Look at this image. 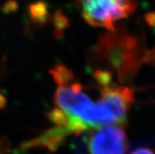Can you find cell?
Here are the masks:
<instances>
[{"label":"cell","instance_id":"obj_9","mask_svg":"<svg viewBox=\"0 0 155 154\" xmlns=\"http://www.w3.org/2000/svg\"><path fill=\"white\" fill-rule=\"evenodd\" d=\"M53 23L55 28V36L58 38L62 37L64 30L69 26V20L61 10L55 12L53 17Z\"/></svg>","mask_w":155,"mask_h":154},{"label":"cell","instance_id":"obj_7","mask_svg":"<svg viewBox=\"0 0 155 154\" xmlns=\"http://www.w3.org/2000/svg\"><path fill=\"white\" fill-rule=\"evenodd\" d=\"M47 3L38 2L31 3L28 6V14L32 22L37 25H42L49 20V14Z\"/></svg>","mask_w":155,"mask_h":154},{"label":"cell","instance_id":"obj_15","mask_svg":"<svg viewBox=\"0 0 155 154\" xmlns=\"http://www.w3.org/2000/svg\"><path fill=\"white\" fill-rule=\"evenodd\" d=\"M131 154H155V152L147 147H141L135 149Z\"/></svg>","mask_w":155,"mask_h":154},{"label":"cell","instance_id":"obj_2","mask_svg":"<svg viewBox=\"0 0 155 154\" xmlns=\"http://www.w3.org/2000/svg\"><path fill=\"white\" fill-rule=\"evenodd\" d=\"M59 107L67 114L82 121L91 128L118 125L113 114L99 102L93 103L81 90H67L59 98Z\"/></svg>","mask_w":155,"mask_h":154},{"label":"cell","instance_id":"obj_10","mask_svg":"<svg viewBox=\"0 0 155 154\" xmlns=\"http://www.w3.org/2000/svg\"><path fill=\"white\" fill-rule=\"evenodd\" d=\"M94 78L102 87H106L110 85L112 81V72L107 69H97L94 73Z\"/></svg>","mask_w":155,"mask_h":154},{"label":"cell","instance_id":"obj_8","mask_svg":"<svg viewBox=\"0 0 155 154\" xmlns=\"http://www.w3.org/2000/svg\"><path fill=\"white\" fill-rule=\"evenodd\" d=\"M50 73L52 76L54 81L58 87H68L74 80V74L71 69L66 67L65 64H58L50 70Z\"/></svg>","mask_w":155,"mask_h":154},{"label":"cell","instance_id":"obj_4","mask_svg":"<svg viewBox=\"0 0 155 154\" xmlns=\"http://www.w3.org/2000/svg\"><path fill=\"white\" fill-rule=\"evenodd\" d=\"M89 154H126L129 143L125 131L119 125L95 128L87 138Z\"/></svg>","mask_w":155,"mask_h":154},{"label":"cell","instance_id":"obj_5","mask_svg":"<svg viewBox=\"0 0 155 154\" xmlns=\"http://www.w3.org/2000/svg\"><path fill=\"white\" fill-rule=\"evenodd\" d=\"M134 101V90L129 87L114 85L100 89L98 102L112 113L119 126L125 124L127 113Z\"/></svg>","mask_w":155,"mask_h":154},{"label":"cell","instance_id":"obj_14","mask_svg":"<svg viewBox=\"0 0 155 154\" xmlns=\"http://www.w3.org/2000/svg\"><path fill=\"white\" fill-rule=\"evenodd\" d=\"M145 21L146 23L150 27L155 28V12H149L145 14Z\"/></svg>","mask_w":155,"mask_h":154},{"label":"cell","instance_id":"obj_12","mask_svg":"<svg viewBox=\"0 0 155 154\" xmlns=\"http://www.w3.org/2000/svg\"><path fill=\"white\" fill-rule=\"evenodd\" d=\"M18 7V3L14 1H10V2H8L5 3V5L2 7V10H3L4 13H6V14H9V13H14L17 10Z\"/></svg>","mask_w":155,"mask_h":154},{"label":"cell","instance_id":"obj_6","mask_svg":"<svg viewBox=\"0 0 155 154\" xmlns=\"http://www.w3.org/2000/svg\"><path fill=\"white\" fill-rule=\"evenodd\" d=\"M69 135L72 134L67 128L55 126L40 134L35 139L24 143L18 149L27 150L35 147H43L51 152H54L64 143Z\"/></svg>","mask_w":155,"mask_h":154},{"label":"cell","instance_id":"obj_16","mask_svg":"<svg viewBox=\"0 0 155 154\" xmlns=\"http://www.w3.org/2000/svg\"><path fill=\"white\" fill-rule=\"evenodd\" d=\"M6 98H5V96L2 95L0 93V109H3L6 105Z\"/></svg>","mask_w":155,"mask_h":154},{"label":"cell","instance_id":"obj_3","mask_svg":"<svg viewBox=\"0 0 155 154\" xmlns=\"http://www.w3.org/2000/svg\"><path fill=\"white\" fill-rule=\"evenodd\" d=\"M83 18L89 25L113 31L115 21L133 14L138 3L131 0H89L81 2Z\"/></svg>","mask_w":155,"mask_h":154},{"label":"cell","instance_id":"obj_1","mask_svg":"<svg viewBox=\"0 0 155 154\" xmlns=\"http://www.w3.org/2000/svg\"><path fill=\"white\" fill-rule=\"evenodd\" d=\"M90 54L95 64L114 69L122 83L131 81L142 65L143 52L139 40L120 26L99 35Z\"/></svg>","mask_w":155,"mask_h":154},{"label":"cell","instance_id":"obj_11","mask_svg":"<svg viewBox=\"0 0 155 154\" xmlns=\"http://www.w3.org/2000/svg\"><path fill=\"white\" fill-rule=\"evenodd\" d=\"M142 64H155V46L151 49L145 50L141 58Z\"/></svg>","mask_w":155,"mask_h":154},{"label":"cell","instance_id":"obj_13","mask_svg":"<svg viewBox=\"0 0 155 154\" xmlns=\"http://www.w3.org/2000/svg\"><path fill=\"white\" fill-rule=\"evenodd\" d=\"M10 150V144L6 139L0 138V154H6Z\"/></svg>","mask_w":155,"mask_h":154}]
</instances>
